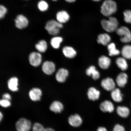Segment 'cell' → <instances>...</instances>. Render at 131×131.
Segmentation results:
<instances>
[{
    "label": "cell",
    "instance_id": "cell-1",
    "mask_svg": "<svg viewBox=\"0 0 131 131\" xmlns=\"http://www.w3.org/2000/svg\"><path fill=\"white\" fill-rule=\"evenodd\" d=\"M117 10V5L113 0H106L101 7V12L103 15L110 16Z\"/></svg>",
    "mask_w": 131,
    "mask_h": 131
},
{
    "label": "cell",
    "instance_id": "cell-2",
    "mask_svg": "<svg viewBox=\"0 0 131 131\" xmlns=\"http://www.w3.org/2000/svg\"><path fill=\"white\" fill-rule=\"evenodd\" d=\"M101 23L103 29L108 32L115 31L118 28V21L114 17L110 16L108 20L103 19Z\"/></svg>",
    "mask_w": 131,
    "mask_h": 131
},
{
    "label": "cell",
    "instance_id": "cell-3",
    "mask_svg": "<svg viewBox=\"0 0 131 131\" xmlns=\"http://www.w3.org/2000/svg\"><path fill=\"white\" fill-rule=\"evenodd\" d=\"M62 24L54 20L49 21L46 24L45 28L52 35H56L60 32V29L63 28Z\"/></svg>",
    "mask_w": 131,
    "mask_h": 131
},
{
    "label": "cell",
    "instance_id": "cell-4",
    "mask_svg": "<svg viewBox=\"0 0 131 131\" xmlns=\"http://www.w3.org/2000/svg\"><path fill=\"white\" fill-rule=\"evenodd\" d=\"M118 35L121 37V42L124 43H128L131 42V32L130 29L125 26L118 28L116 31Z\"/></svg>",
    "mask_w": 131,
    "mask_h": 131
},
{
    "label": "cell",
    "instance_id": "cell-5",
    "mask_svg": "<svg viewBox=\"0 0 131 131\" xmlns=\"http://www.w3.org/2000/svg\"><path fill=\"white\" fill-rule=\"evenodd\" d=\"M16 126L17 131H29L31 127V123L30 121L22 118L16 122Z\"/></svg>",
    "mask_w": 131,
    "mask_h": 131
},
{
    "label": "cell",
    "instance_id": "cell-6",
    "mask_svg": "<svg viewBox=\"0 0 131 131\" xmlns=\"http://www.w3.org/2000/svg\"><path fill=\"white\" fill-rule=\"evenodd\" d=\"M29 60L31 65L35 67L38 66L41 62V55L37 52H32L29 55Z\"/></svg>",
    "mask_w": 131,
    "mask_h": 131
},
{
    "label": "cell",
    "instance_id": "cell-7",
    "mask_svg": "<svg viewBox=\"0 0 131 131\" xmlns=\"http://www.w3.org/2000/svg\"><path fill=\"white\" fill-rule=\"evenodd\" d=\"M15 25L19 29H23L27 27L28 24L27 18L22 15H19L15 19Z\"/></svg>",
    "mask_w": 131,
    "mask_h": 131
},
{
    "label": "cell",
    "instance_id": "cell-8",
    "mask_svg": "<svg viewBox=\"0 0 131 131\" xmlns=\"http://www.w3.org/2000/svg\"><path fill=\"white\" fill-rule=\"evenodd\" d=\"M101 85L105 90L108 91H112L115 88V83L114 80L111 78H107L102 80Z\"/></svg>",
    "mask_w": 131,
    "mask_h": 131
},
{
    "label": "cell",
    "instance_id": "cell-9",
    "mask_svg": "<svg viewBox=\"0 0 131 131\" xmlns=\"http://www.w3.org/2000/svg\"><path fill=\"white\" fill-rule=\"evenodd\" d=\"M55 70L54 64L51 61H45L42 66V70L46 74L50 75L52 74Z\"/></svg>",
    "mask_w": 131,
    "mask_h": 131
},
{
    "label": "cell",
    "instance_id": "cell-10",
    "mask_svg": "<svg viewBox=\"0 0 131 131\" xmlns=\"http://www.w3.org/2000/svg\"><path fill=\"white\" fill-rule=\"evenodd\" d=\"M68 122L70 125L74 127H79L82 123V119L79 115L75 114L70 116Z\"/></svg>",
    "mask_w": 131,
    "mask_h": 131
},
{
    "label": "cell",
    "instance_id": "cell-11",
    "mask_svg": "<svg viewBox=\"0 0 131 131\" xmlns=\"http://www.w3.org/2000/svg\"><path fill=\"white\" fill-rule=\"evenodd\" d=\"M100 108L103 112L111 113L113 112L114 107L113 104L111 101L106 100L101 103L100 105Z\"/></svg>",
    "mask_w": 131,
    "mask_h": 131
},
{
    "label": "cell",
    "instance_id": "cell-12",
    "mask_svg": "<svg viewBox=\"0 0 131 131\" xmlns=\"http://www.w3.org/2000/svg\"><path fill=\"white\" fill-rule=\"evenodd\" d=\"M68 76V70L64 68L60 69L57 71L56 77L57 81L60 83L64 82Z\"/></svg>",
    "mask_w": 131,
    "mask_h": 131
},
{
    "label": "cell",
    "instance_id": "cell-13",
    "mask_svg": "<svg viewBox=\"0 0 131 131\" xmlns=\"http://www.w3.org/2000/svg\"><path fill=\"white\" fill-rule=\"evenodd\" d=\"M29 95L30 99L32 101H39L42 96V91L39 88H33L29 91Z\"/></svg>",
    "mask_w": 131,
    "mask_h": 131
},
{
    "label": "cell",
    "instance_id": "cell-14",
    "mask_svg": "<svg viewBox=\"0 0 131 131\" xmlns=\"http://www.w3.org/2000/svg\"><path fill=\"white\" fill-rule=\"evenodd\" d=\"M56 18L57 21L61 24L65 23L69 20L70 16L65 11H61L57 13Z\"/></svg>",
    "mask_w": 131,
    "mask_h": 131
},
{
    "label": "cell",
    "instance_id": "cell-15",
    "mask_svg": "<svg viewBox=\"0 0 131 131\" xmlns=\"http://www.w3.org/2000/svg\"><path fill=\"white\" fill-rule=\"evenodd\" d=\"M128 76L126 73H121L118 75L116 78V82L119 86L123 88L127 84V81Z\"/></svg>",
    "mask_w": 131,
    "mask_h": 131
},
{
    "label": "cell",
    "instance_id": "cell-16",
    "mask_svg": "<svg viewBox=\"0 0 131 131\" xmlns=\"http://www.w3.org/2000/svg\"><path fill=\"white\" fill-rule=\"evenodd\" d=\"M111 63V60L109 57L104 56L100 57L98 60V64L101 68L106 69L109 68Z\"/></svg>",
    "mask_w": 131,
    "mask_h": 131
},
{
    "label": "cell",
    "instance_id": "cell-17",
    "mask_svg": "<svg viewBox=\"0 0 131 131\" xmlns=\"http://www.w3.org/2000/svg\"><path fill=\"white\" fill-rule=\"evenodd\" d=\"M100 92L94 88L91 87L88 90V98L91 100L95 101L99 99Z\"/></svg>",
    "mask_w": 131,
    "mask_h": 131
},
{
    "label": "cell",
    "instance_id": "cell-18",
    "mask_svg": "<svg viewBox=\"0 0 131 131\" xmlns=\"http://www.w3.org/2000/svg\"><path fill=\"white\" fill-rule=\"evenodd\" d=\"M111 95L113 100L116 102H121L123 100V94L118 88H115L111 91Z\"/></svg>",
    "mask_w": 131,
    "mask_h": 131
},
{
    "label": "cell",
    "instance_id": "cell-19",
    "mask_svg": "<svg viewBox=\"0 0 131 131\" xmlns=\"http://www.w3.org/2000/svg\"><path fill=\"white\" fill-rule=\"evenodd\" d=\"M111 39L110 36L108 34H101L98 36L97 41L99 44H102L104 46H106L109 43Z\"/></svg>",
    "mask_w": 131,
    "mask_h": 131
},
{
    "label": "cell",
    "instance_id": "cell-20",
    "mask_svg": "<svg viewBox=\"0 0 131 131\" xmlns=\"http://www.w3.org/2000/svg\"><path fill=\"white\" fill-rule=\"evenodd\" d=\"M117 112L119 116L124 118L127 117L130 114V110L125 106H118L117 109Z\"/></svg>",
    "mask_w": 131,
    "mask_h": 131
},
{
    "label": "cell",
    "instance_id": "cell-21",
    "mask_svg": "<svg viewBox=\"0 0 131 131\" xmlns=\"http://www.w3.org/2000/svg\"><path fill=\"white\" fill-rule=\"evenodd\" d=\"M63 52L66 57L69 58L74 57L77 54V52L72 47L66 46L63 49Z\"/></svg>",
    "mask_w": 131,
    "mask_h": 131
},
{
    "label": "cell",
    "instance_id": "cell-22",
    "mask_svg": "<svg viewBox=\"0 0 131 131\" xmlns=\"http://www.w3.org/2000/svg\"><path fill=\"white\" fill-rule=\"evenodd\" d=\"M86 74L89 76H91L94 80L99 79L100 77V74L97 70L96 69L94 66H91L89 67L86 71Z\"/></svg>",
    "mask_w": 131,
    "mask_h": 131
},
{
    "label": "cell",
    "instance_id": "cell-23",
    "mask_svg": "<svg viewBox=\"0 0 131 131\" xmlns=\"http://www.w3.org/2000/svg\"><path fill=\"white\" fill-rule=\"evenodd\" d=\"M63 108V105L58 101H54L50 106V110L55 113H61Z\"/></svg>",
    "mask_w": 131,
    "mask_h": 131
},
{
    "label": "cell",
    "instance_id": "cell-24",
    "mask_svg": "<svg viewBox=\"0 0 131 131\" xmlns=\"http://www.w3.org/2000/svg\"><path fill=\"white\" fill-rule=\"evenodd\" d=\"M8 85L9 89L13 92L18 90V79L16 77L11 78L8 81Z\"/></svg>",
    "mask_w": 131,
    "mask_h": 131
},
{
    "label": "cell",
    "instance_id": "cell-25",
    "mask_svg": "<svg viewBox=\"0 0 131 131\" xmlns=\"http://www.w3.org/2000/svg\"><path fill=\"white\" fill-rule=\"evenodd\" d=\"M116 63L118 68L123 71L126 70L128 67L126 60L123 57L118 58L116 60Z\"/></svg>",
    "mask_w": 131,
    "mask_h": 131
},
{
    "label": "cell",
    "instance_id": "cell-26",
    "mask_svg": "<svg viewBox=\"0 0 131 131\" xmlns=\"http://www.w3.org/2000/svg\"><path fill=\"white\" fill-rule=\"evenodd\" d=\"M123 57L125 59H131V45H127L123 47L122 50Z\"/></svg>",
    "mask_w": 131,
    "mask_h": 131
},
{
    "label": "cell",
    "instance_id": "cell-27",
    "mask_svg": "<svg viewBox=\"0 0 131 131\" xmlns=\"http://www.w3.org/2000/svg\"><path fill=\"white\" fill-rule=\"evenodd\" d=\"M107 49L110 56L118 55L120 53V51L116 48L115 44L112 42L107 45Z\"/></svg>",
    "mask_w": 131,
    "mask_h": 131
},
{
    "label": "cell",
    "instance_id": "cell-28",
    "mask_svg": "<svg viewBox=\"0 0 131 131\" xmlns=\"http://www.w3.org/2000/svg\"><path fill=\"white\" fill-rule=\"evenodd\" d=\"M35 47L39 51L44 53L46 51L47 48V42L45 40H41L36 45Z\"/></svg>",
    "mask_w": 131,
    "mask_h": 131
},
{
    "label": "cell",
    "instance_id": "cell-29",
    "mask_svg": "<svg viewBox=\"0 0 131 131\" xmlns=\"http://www.w3.org/2000/svg\"><path fill=\"white\" fill-rule=\"evenodd\" d=\"M63 41V39L60 37L53 38L51 40V45L55 49H58L60 47V43Z\"/></svg>",
    "mask_w": 131,
    "mask_h": 131
},
{
    "label": "cell",
    "instance_id": "cell-30",
    "mask_svg": "<svg viewBox=\"0 0 131 131\" xmlns=\"http://www.w3.org/2000/svg\"><path fill=\"white\" fill-rule=\"evenodd\" d=\"M33 131H54L51 128H45L41 124L39 123L34 124L32 127Z\"/></svg>",
    "mask_w": 131,
    "mask_h": 131
},
{
    "label": "cell",
    "instance_id": "cell-31",
    "mask_svg": "<svg viewBox=\"0 0 131 131\" xmlns=\"http://www.w3.org/2000/svg\"><path fill=\"white\" fill-rule=\"evenodd\" d=\"M38 7L41 11L43 12L46 11L48 8V4L46 1H41L39 2L38 4Z\"/></svg>",
    "mask_w": 131,
    "mask_h": 131
},
{
    "label": "cell",
    "instance_id": "cell-32",
    "mask_svg": "<svg viewBox=\"0 0 131 131\" xmlns=\"http://www.w3.org/2000/svg\"><path fill=\"white\" fill-rule=\"evenodd\" d=\"M124 20L127 24H131V10H126L123 13Z\"/></svg>",
    "mask_w": 131,
    "mask_h": 131
},
{
    "label": "cell",
    "instance_id": "cell-33",
    "mask_svg": "<svg viewBox=\"0 0 131 131\" xmlns=\"http://www.w3.org/2000/svg\"><path fill=\"white\" fill-rule=\"evenodd\" d=\"M7 9L4 6L1 5L0 6V18L2 19L4 17L7 12Z\"/></svg>",
    "mask_w": 131,
    "mask_h": 131
},
{
    "label": "cell",
    "instance_id": "cell-34",
    "mask_svg": "<svg viewBox=\"0 0 131 131\" xmlns=\"http://www.w3.org/2000/svg\"><path fill=\"white\" fill-rule=\"evenodd\" d=\"M0 104L2 106L4 107H9L11 105V103L9 101L4 99L1 100Z\"/></svg>",
    "mask_w": 131,
    "mask_h": 131
},
{
    "label": "cell",
    "instance_id": "cell-35",
    "mask_svg": "<svg viewBox=\"0 0 131 131\" xmlns=\"http://www.w3.org/2000/svg\"><path fill=\"white\" fill-rule=\"evenodd\" d=\"M112 131H125L124 128L122 126L119 124L115 126L113 130Z\"/></svg>",
    "mask_w": 131,
    "mask_h": 131
},
{
    "label": "cell",
    "instance_id": "cell-36",
    "mask_svg": "<svg viewBox=\"0 0 131 131\" xmlns=\"http://www.w3.org/2000/svg\"><path fill=\"white\" fill-rule=\"evenodd\" d=\"M3 99L7 100L9 101L11 99V96L10 95L6 93L3 95L2 96Z\"/></svg>",
    "mask_w": 131,
    "mask_h": 131
},
{
    "label": "cell",
    "instance_id": "cell-37",
    "mask_svg": "<svg viewBox=\"0 0 131 131\" xmlns=\"http://www.w3.org/2000/svg\"><path fill=\"white\" fill-rule=\"evenodd\" d=\"M97 131H107V130L105 127H100L97 129Z\"/></svg>",
    "mask_w": 131,
    "mask_h": 131
},
{
    "label": "cell",
    "instance_id": "cell-38",
    "mask_svg": "<svg viewBox=\"0 0 131 131\" xmlns=\"http://www.w3.org/2000/svg\"><path fill=\"white\" fill-rule=\"evenodd\" d=\"M65 1L69 3H73L76 0H65Z\"/></svg>",
    "mask_w": 131,
    "mask_h": 131
},
{
    "label": "cell",
    "instance_id": "cell-39",
    "mask_svg": "<svg viewBox=\"0 0 131 131\" xmlns=\"http://www.w3.org/2000/svg\"><path fill=\"white\" fill-rule=\"evenodd\" d=\"M0 115H1V116H1V117H0V119H1H1H2V118L3 117V115L2 114V113L1 112V114H0Z\"/></svg>",
    "mask_w": 131,
    "mask_h": 131
},
{
    "label": "cell",
    "instance_id": "cell-40",
    "mask_svg": "<svg viewBox=\"0 0 131 131\" xmlns=\"http://www.w3.org/2000/svg\"><path fill=\"white\" fill-rule=\"evenodd\" d=\"M92 1H101V0H92Z\"/></svg>",
    "mask_w": 131,
    "mask_h": 131
},
{
    "label": "cell",
    "instance_id": "cell-41",
    "mask_svg": "<svg viewBox=\"0 0 131 131\" xmlns=\"http://www.w3.org/2000/svg\"><path fill=\"white\" fill-rule=\"evenodd\" d=\"M52 1H57V0H52Z\"/></svg>",
    "mask_w": 131,
    "mask_h": 131
},
{
    "label": "cell",
    "instance_id": "cell-42",
    "mask_svg": "<svg viewBox=\"0 0 131 131\" xmlns=\"http://www.w3.org/2000/svg\"></svg>",
    "mask_w": 131,
    "mask_h": 131
}]
</instances>
